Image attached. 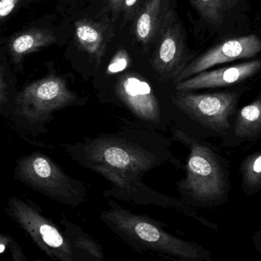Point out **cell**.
Listing matches in <instances>:
<instances>
[{
	"label": "cell",
	"instance_id": "6da1fadb",
	"mask_svg": "<svg viewBox=\"0 0 261 261\" xmlns=\"http://www.w3.org/2000/svg\"><path fill=\"white\" fill-rule=\"evenodd\" d=\"M76 150L75 159L80 164L111 182V190L104 192L105 197L171 208L192 219L196 216V210L186 202L143 184V176L163 162L164 154H157L156 150L121 134L86 139Z\"/></svg>",
	"mask_w": 261,
	"mask_h": 261
},
{
	"label": "cell",
	"instance_id": "52a82bcc",
	"mask_svg": "<svg viewBox=\"0 0 261 261\" xmlns=\"http://www.w3.org/2000/svg\"><path fill=\"white\" fill-rule=\"evenodd\" d=\"M177 108L210 129L225 132L231 128V118L239 102L234 92L193 93L177 91L173 96Z\"/></svg>",
	"mask_w": 261,
	"mask_h": 261
},
{
	"label": "cell",
	"instance_id": "7402d4cb",
	"mask_svg": "<svg viewBox=\"0 0 261 261\" xmlns=\"http://www.w3.org/2000/svg\"><path fill=\"white\" fill-rule=\"evenodd\" d=\"M20 0H0V19L8 16L16 7Z\"/></svg>",
	"mask_w": 261,
	"mask_h": 261
},
{
	"label": "cell",
	"instance_id": "277c9868",
	"mask_svg": "<svg viewBox=\"0 0 261 261\" xmlns=\"http://www.w3.org/2000/svg\"><path fill=\"white\" fill-rule=\"evenodd\" d=\"M177 137L190 148L186 177L179 184L185 202L205 208L226 202L229 179L218 154L182 132H178Z\"/></svg>",
	"mask_w": 261,
	"mask_h": 261
},
{
	"label": "cell",
	"instance_id": "8fae6325",
	"mask_svg": "<svg viewBox=\"0 0 261 261\" xmlns=\"http://www.w3.org/2000/svg\"><path fill=\"white\" fill-rule=\"evenodd\" d=\"M260 67L261 61L256 60L211 71L205 70L176 84V90L192 91L232 85L251 77Z\"/></svg>",
	"mask_w": 261,
	"mask_h": 261
},
{
	"label": "cell",
	"instance_id": "7c38bea8",
	"mask_svg": "<svg viewBox=\"0 0 261 261\" xmlns=\"http://www.w3.org/2000/svg\"><path fill=\"white\" fill-rule=\"evenodd\" d=\"M169 12L168 0H146L133 19L137 41L144 46L155 42Z\"/></svg>",
	"mask_w": 261,
	"mask_h": 261
},
{
	"label": "cell",
	"instance_id": "3957f363",
	"mask_svg": "<svg viewBox=\"0 0 261 261\" xmlns=\"http://www.w3.org/2000/svg\"><path fill=\"white\" fill-rule=\"evenodd\" d=\"M109 208L101 219L121 241L139 253H150L173 261H212V254L202 245L183 240L164 229V225L144 215L107 201Z\"/></svg>",
	"mask_w": 261,
	"mask_h": 261
},
{
	"label": "cell",
	"instance_id": "603a6c76",
	"mask_svg": "<svg viewBox=\"0 0 261 261\" xmlns=\"http://www.w3.org/2000/svg\"><path fill=\"white\" fill-rule=\"evenodd\" d=\"M109 3H110V7H111L113 14L118 15V13L122 10L124 0H109Z\"/></svg>",
	"mask_w": 261,
	"mask_h": 261
},
{
	"label": "cell",
	"instance_id": "9a60e30c",
	"mask_svg": "<svg viewBox=\"0 0 261 261\" xmlns=\"http://www.w3.org/2000/svg\"><path fill=\"white\" fill-rule=\"evenodd\" d=\"M236 136L245 139L254 138L261 130V100L260 96L252 103L242 108L238 113L234 125Z\"/></svg>",
	"mask_w": 261,
	"mask_h": 261
},
{
	"label": "cell",
	"instance_id": "d6986e66",
	"mask_svg": "<svg viewBox=\"0 0 261 261\" xmlns=\"http://www.w3.org/2000/svg\"><path fill=\"white\" fill-rule=\"evenodd\" d=\"M12 90V84L0 71V110H4L10 105V101L13 97Z\"/></svg>",
	"mask_w": 261,
	"mask_h": 261
},
{
	"label": "cell",
	"instance_id": "9c48e42d",
	"mask_svg": "<svg viewBox=\"0 0 261 261\" xmlns=\"http://www.w3.org/2000/svg\"><path fill=\"white\" fill-rule=\"evenodd\" d=\"M260 51L261 42L257 35H248L227 40L187 64L175 78V83L178 84L217 64L253 58Z\"/></svg>",
	"mask_w": 261,
	"mask_h": 261
},
{
	"label": "cell",
	"instance_id": "5bb4252c",
	"mask_svg": "<svg viewBox=\"0 0 261 261\" xmlns=\"http://www.w3.org/2000/svg\"><path fill=\"white\" fill-rule=\"evenodd\" d=\"M75 32L77 39L82 49L100 61L106 47L102 26L87 20H80L75 23Z\"/></svg>",
	"mask_w": 261,
	"mask_h": 261
},
{
	"label": "cell",
	"instance_id": "7a4b0ae2",
	"mask_svg": "<svg viewBox=\"0 0 261 261\" xmlns=\"http://www.w3.org/2000/svg\"><path fill=\"white\" fill-rule=\"evenodd\" d=\"M5 210L35 245L54 261H104L105 258L101 244L65 216L60 220L62 230L43 216L41 208L31 201L9 198Z\"/></svg>",
	"mask_w": 261,
	"mask_h": 261
},
{
	"label": "cell",
	"instance_id": "5b68a950",
	"mask_svg": "<svg viewBox=\"0 0 261 261\" xmlns=\"http://www.w3.org/2000/svg\"><path fill=\"white\" fill-rule=\"evenodd\" d=\"M15 176L35 191L70 207L85 201L84 184L73 179L52 159L35 152L17 161Z\"/></svg>",
	"mask_w": 261,
	"mask_h": 261
},
{
	"label": "cell",
	"instance_id": "44dd1931",
	"mask_svg": "<svg viewBox=\"0 0 261 261\" xmlns=\"http://www.w3.org/2000/svg\"><path fill=\"white\" fill-rule=\"evenodd\" d=\"M8 250H9V254L12 257V261H29L27 257L25 255L23 250L21 249L19 244L12 238L10 242L8 245ZM34 261H44L41 260H36Z\"/></svg>",
	"mask_w": 261,
	"mask_h": 261
},
{
	"label": "cell",
	"instance_id": "ac0fdd59",
	"mask_svg": "<svg viewBox=\"0 0 261 261\" xmlns=\"http://www.w3.org/2000/svg\"><path fill=\"white\" fill-rule=\"evenodd\" d=\"M130 64V57L125 50H120L112 58L110 64L107 67V73L109 74H115L124 71L127 68Z\"/></svg>",
	"mask_w": 261,
	"mask_h": 261
},
{
	"label": "cell",
	"instance_id": "30bf717a",
	"mask_svg": "<svg viewBox=\"0 0 261 261\" xmlns=\"http://www.w3.org/2000/svg\"><path fill=\"white\" fill-rule=\"evenodd\" d=\"M115 93L139 119L156 124L160 122L157 99L150 84L139 75L127 73L120 76L115 86Z\"/></svg>",
	"mask_w": 261,
	"mask_h": 261
},
{
	"label": "cell",
	"instance_id": "2e32d148",
	"mask_svg": "<svg viewBox=\"0 0 261 261\" xmlns=\"http://www.w3.org/2000/svg\"><path fill=\"white\" fill-rule=\"evenodd\" d=\"M242 188L248 196L257 193L261 187V153L247 156L241 165Z\"/></svg>",
	"mask_w": 261,
	"mask_h": 261
},
{
	"label": "cell",
	"instance_id": "cb8c5ba5",
	"mask_svg": "<svg viewBox=\"0 0 261 261\" xmlns=\"http://www.w3.org/2000/svg\"><path fill=\"white\" fill-rule=\"evenodd\" d=\"M254 246H255L256 249H257V252L260 254L261 250V231L260 228H258L257 232H256L255 236L254 237Z\"/></svg>",
	"mask_w": 261,
	"mask_h": 261
},
{
	"label": "cell",
	"instance_id": "ba28073f",
	"mask_svg": "<svg viewBox=\"0 0 261 261\" xmlns=\"http://www.w3.org/2000/svg\"><path fill=\"white\" fill-rule=\"evenodd\" d=\"M152 65L164 81L176 78L188 64V51L182 24L169 12L155 41Z\"/></svg>",
	"mask_w": 261,
	"mask_h": 261
},
{
	"label": "cell",
	"instance_id": "ffe728a7",
	"mask_svg": "<svg viewBox=\"0 0 261 261\" xmlns=\"http://www.w3.org/2000/svg\"><path fill=\"white\" fill-rule=\"evenodd\" d=\"M143 3L142 0H124L121 11L124 12L125 22L133 19Z\"/></svg>",
	"mask_w": 261,
	"mask_h": 261
},
{
	"label": "cell",
	"instance_id": "4fadbf2b",
	"mask_svg": "<svg viewBox=\"0 0 261 261\" xmlns=\"http://www.w3.org/2000/svg\"><path fill=\"white\" fill-rule=\"evenodd\" d=\"M55 41L56 38L49 31L40 29H29L12 38L9 45L11 55L15 61H19L26 55L50 45Z\"/></svg>",
	"mask_w": 261,
	"mask_h": 261
},
{
	"label": "cell",
	"instance_id": "e0dca14e",
	"mask_svg": "<svg viewBox=\"0 0 261 261\" xmlns=\"http://www.w3.org/2000/svg\"><path fill=\"white\" fill-rule=\"evenodd\" d=\"M195 7L207 21L214 24L220 22L228 0H192Z\"/></svg>",
	"mask_w": 261,
	"mask_h": 261
},
{
	"label": "cell",
	"instance_id": "8992f818",
	"mask_svg": "<svg viewBox=\"0 0 261 261\" xmlns=\"http://www.w3.org/2000/svg\"><path fill=\"white\" fill-rule=\"evenodd\" d=\"M78 99L59 76H47L26 87L15 96V112L32 124L49 120L54 112L74 105Z\"/></svg>",
	"mask_w": 261,
	"mask_h": 261
},
{
	"label": "cell",
	"instance_id": "d4e9b609",
	"mask_svg": "<svg viewBox=\"0 0 261 261\" xmlns=\"http://www.w3.org/2000/svg\"><path fill=\"white\" fill-rule=\"evenodd\" d=\"M129 261H139V260H129Z\"/></svg>",
	"mask_w": 261,
	"mask_h": 261
}]
</instances>
